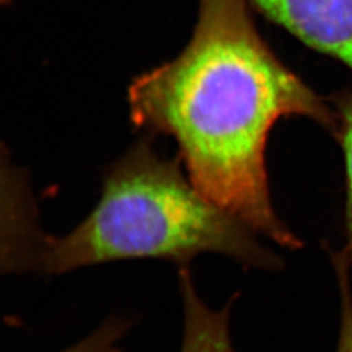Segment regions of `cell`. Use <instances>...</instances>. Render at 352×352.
I'll return each mask as SVG.
<instances>
[{"instance_id":"cell-1","label":"cell","mask_w":352,"mask_h":352,"mask_svg":"<svg viewBox=\"0 0 352 352\" xmlns=\"http://www.w3.org/2000/svg\"><path fill=\"white\" fill-rule=\"evenodd\" d=\"M128 106L139 129L174 139L177 160L208 200L280 247H302L270 200L267 138L287 116L331 132L334 111L269 47L248 0H200L186 49L139 76Z\"/></svg>"},{"instance_id":"cell-2","label":"cell","mask_w":352,"mask_h":352,"mask_svg":"<svg viewBox=\"0 0 352 352\" xmlns=\"http://www.w3.org/2000/svg\"><path fill=\"white\" fill-rule=\"evenodd\" d=\"M210 252L251 267L280 264L253 230L208 200L182 162L162 157L144 133L107 167L93 212L65 235L51 236L39 274L133 258L188 266Z\"/></svg>"},{"instance_id":"cell-3","label":"cell","mask_w":352,"mask_h":352,"mask_svg":"<svg viewBox=\"0 0 352 352\" xmlns=\"http://www.w3.org/2000/svg\"><path fill=\"white\" fill-rule=\"evenodd\" d=\"M50 238L29 176L0 141V278L39 274Z\"/></svg>"},{"instance_id":"cell-4","label":"cell","mask_w":352,"mask_h":352,"mask_svg":"<svg viewBox=\"0 0 352 352\" xmlns=\"http://www.w3.org/2000/svg\"><path fill=\"white\" fill-rule=\"evenodd\" d=\"M307 46L352 69V0H248Z\"/></svg>"},{"instance_id":"cell-5","label":"cell","mask_w":352,"mask_h":352,"mask_svg":"<svg viewBox=\"0 0 352 352\" xmlns=\"http://www.w3.org/2000/svg\"><path fill=\"white\" fill-rule=\"evenodd\" d=\"M184 327L182 352H235L230 337V307L212 309L195 287L187 266L179 270Z\"/></svg>"},{"instance_id":"cell-6","label":"cell","mask_w":352,"mask_h":352,"mask_svg":"<svg viewBox=\"0 0 352 352\" xmlns=\"http://www.w3.org/2000/svg\"><path fill=\"white\" fill-rule=\"evenodd\" d=\"M327 101L334 111V128L331 133L342 146L346 166L344 244L340 251L331 253V258L347 266L352 273V91L340 90Z\"/></svg>"},{"instance_id":"cell-7","label":"cell","mask_w":352,"mask_h":352,"mask_svg":"<svg viewBox=\"0 0 352 352\" xmlns=\"http://www.w3.org/2000/svg\"><path fill=\"white\" fill-rule=\"evenodd\" d=\"M129 327L131 324L126 317H109L88 337L60 352H116Z\"/></svg>"},{"instance_id":"cell-8","label":"cell","mask_w":352,"mask_h":352,"mask_svg":"<svg viewBox=\"0 0 352 352\" xmlns=\"http://www.w3.org/2000/svg\"><path fill=\"white\" fill-rule=\"evenodd\" d=\"M337 270L340 292V329L337 352H352V291L350 270L347 266L333 261Z\"/></svg>"},{"instance_id":"cell-9","label":"cell","mask_w":352,"mask_h":352,"mask_svg":"<svg viewBox=\"0 0 352 352\" xmlns=\"http://www.w3.org/2000/svg\"><path fill=\"white\" fill-rule=\"evenodd\" d=\"M12 0H0V7H6V6H10Z\"/></svg>"}]
</instances>
